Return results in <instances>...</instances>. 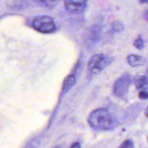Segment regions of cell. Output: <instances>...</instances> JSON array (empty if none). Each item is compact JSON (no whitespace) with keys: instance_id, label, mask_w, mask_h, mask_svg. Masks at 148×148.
<instances>
[{"instance_id":"obj_1","label":"cell","mask_w":148,"mask_h":148,"mask_svg":"<svg viewBox=\"0 0 148 148\" xmlns=\"http://www.w3.org/2000/svg\"><path fill=\"white\" fill-rule=\"evenodd\" d=\"M88 123L92 129L100 131L111 130L117 126V120L108 110L99 108L90 114Z\"/></svg>"},{"instance_id":"obj_2","label":"cell","mask_w":148,"mask_h":148,"mask_svg":"<svg viewBox=\"0 0 148 148\" xmlns=\"http://www.w3.org/2000/svg\"><path fill=\"white\" fill-rule=\"evenodd\" d=\"M112 62V59L110 56L103 53L95 54L90 59L88 64V72L91 75L99 74L103 70Z\"/></svg>"},{"instance_id":"obj_3","label":"cell","mask_w":148,"mask_h":148,"mask_svg":"<svg viewBox=\"0 0 148 148\" xmlns=\"http://www.w3.org/2000/svg\"><path fill=\"white\" fill-rule=\"evenodd\" d=\"M32 25L35 30L43 33H51L56 30L54 21L49 16L43 15L36 17L33 20Z\"/></svg>"},{"instance_id":"obj_4","label":"cell","mask_w":148,"mask_h":148,"mask_svg":"<svg viewBox=\"0 0 148 148\" xmlns=\"http://www.w3.org/2000/svg\"><path fill=\"white\" fill-rule=\"evenodd\" d=\"M132 82V77L130 74L126 73L120 77L114 84V93L119 98H124L127 95Z\"/></svg>"},{"instance_id":"obj_5","label":"cell","mask_w":148,"mask_h":148,"mask_svg":"<svg viewBox=\"0 0 148 148\" xmlns=\"http://www.w3.org/2000/svg\"><path fill=\"white\" fill-rule=\"evenodd\" d=\"M87 0H64L65 9L75 14L81 13L86 7Z\"/></svg>"},{"instance_id":"obj_6","label":"cell","mask_w":148,"mask_h":148,"mask_svg":"<svg viewBox=\"0 0 148 148\" xmlns=\"http://www.w3.org/2000/svg\"><path fill=\"white\" fill-rule=\"evenodd\" d=\"M101 28L98 25H93L90 27L88 33V36H87V40L89 42V43L94 44L96 43L100 38L101 36Z\"/></svg>"},{"instance_id":"obj_7","label":"cell","mask_w":148,"mask_h":148,"mask_svg":"<svg viewBox=\"0 0 148 148\" xmlns=\"http://www.w3.org/2000/svg\"><path fill=\"white\" fill-rule=\"evenodd\" d=\"M127 62L130 66L133 67H137V66H143L145 63V59L143 56L137 54H131L129 55L127 57Z\"/></svg>"},{"instance_id":"obj_8","label":"cell","mask_w":148,"mask_h":148,"mask_svg":"<svg viewBox=\"0 0 148 148\" xmlns=\"http://www.w3.org/2000/svg\"><path fill=\"white\" fill-rule=\"evenodd\" d=\"M136 88L140 90H147L148 89V77L146 76H140L134 80Z\"/></svg>"},{"instance_id":"obj_9","label":"cell","mask_w":148,"mask_h":148,"mask_svg":"<svg viewBox=\"0 0 148 148\" xmlns=\"http://www.w3.org/2000/svg\"><path fill=\"white\" fill-rule=\"evenodd\" d=\"M75 77L74 75H69L65 79L64 82L63 84V88H62V91L64 92H66L73 87L75 83Z\"/></svg>"},{"instance_id":"obj_10","label":"cell","mask_w":148,"mask_h":148,"mask_svg":"<svg viewBox=\"0 0 148 148\" xmlns=\"http://www.w3.org/2000/svg\"><path fill=\"white\" fill-rule=\"evenodd\" d=\"M33 1L38 3L39 4H41V5L46 6L48 7H51L56 5L59 0H33Z\"/></svg>"},{"instance_id":"obj_11","label":"cell","mask_w":148,"mask_h":148,"mask_svg":"<svg viewBox=\"0 0 148 148\" xmlns=\"http://www.w3.org/2000/svg\"><path fill=\"white\" fill-rule=\"evenodd\" d=\"M134 47L137 48L139 50H142V49H144L145 45H144V40L142 38L141 36H139L137 38L134 40Z\"/></svg>"},{"instance_id":"obj_12","label":"cell","mask_w":148,"mask_h":148,"mask_svg":"<svg viewBox=\"0 0 148 148\" xmlns=\"http://www.w3.org/2000/svg\"><path fill=\"white\" fill-rule=\"evenodd\" d=\"M112 28L115 31L121 32L124 30V25L122 23L119 21H115L112 23Z\"/></svg>"},{"instance_id":"obj_13","label":"cell","mask_w":148,"mask_h":148,"mask_svg":"<svg viewBox=\"0 0 148 148\" xmlns=\"http://www.w3.org/2000/svg\"><path fill=\"white\" fill-rule=\"evenodd\" d=\"M134 145L132 140H127L124 142H123L122 144L119 146L118 148H134Z\"/></svg>"},{"instance_id":"obj_14","label":"cell","mask_w":148,"mask_h":148,"mask_svg":"<svg viewBox=\"0 0 148 148\" xmlns=\"http://www.w3.org/2000/svg\"><path fill=\"white\" fill-rule=\"evenodd\" d=\"M139 98L142 100L148 99V92L146 90H140L138 94Z\"/></svg>"},{"instance_id":"obj_15","label":"cell","mask_w":148,"mask_h":148,"mask_svg":"<svg viewBox=\"0 0 148 148\" xmlns=\"http://www.w3.org/2000/svg\"><path fill=\"white\" fill-rule=\"evenodd\" d=\"M69 148H81V146L79 143H75L71 145V147Z\"/></svg>"},{"instance_id":"obj_16","label":"cell","mask_w":148,"mask_h":148,"mask_svg":"<svg viewBox=\"0 0 148 148\" xmlns=\"http://www.w3.org/2000/svg\"><path fill=\"white\" fill-rule=\"evenodd\" d=\"M144 17H145V20H146V21H147V23H148V10H146V11L145 12Z\"/></svg>"},{"instance_id":"obj_17","label":"cell","mask_w":148,"mask_h":148,"mask_svg":"<svg viewBox=\"0 0 148 148\" xmlns=\"http://www.w3.org/2000/svg\"><path fill=\"white\" fill-rule=\"evenodd\" d=\"M145 116L148 118V106H147V108H146V110H145Z\"/></svg>"},{"instance_id":"obj_18","label":"cell","mask_w":148,"mask_h":148,"mask_svg":"<svg viewBox=\"0 0 148 148\" xmlns=\"http://www.w3.org/2000/svg\"><path fill=\"white\" fill-rule=\"evenodd\" d=\"M140 1L143 3H147L148 2V0H140Z\"/></svg>"},{"instance_id":"obj_19","label":"cell","mask_w":148,"mask_h":148,"mask_svg":"<svg viewBox=\"0 0 148 148\" xmlns=\"http://www.w3.org/2000/svg\"><path fill=\"white\" fill-rule=\"evenodd\" d=\"M53 148H62L60 147V146H56V147H54Z\"/></svg>"},{"instance_id":"obj_20","label":"cell","mask_w":148,"mask_h":148,"mask_svg":"<svg viewBox=\"0 0 148 148\" xmlns=\"http://www.w3.org/2000/svg\"><path fill=\"white\" fill-rule=\"evenodd\" d=\"M147 75H148V65H147Z\"/></svg>"}]
</instances>
